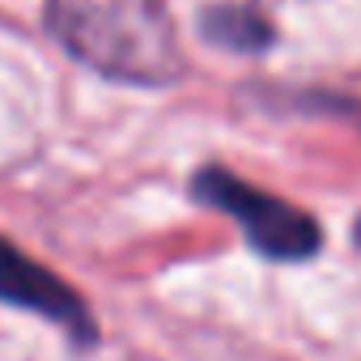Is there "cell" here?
I'll return each instance as SVG.
<instances>
[{
  "instance_id": "obj_1",
  "label": "cell",
  "mask_w": 361,
  "mask_h": 361,
  "mask_svg": "<svg viewBox=\"0 0 361 361\" xmlns=\"http://www.w3.org/2000/svg\"><path fill=\"white\" fill-rule=\"evenodd\" d=\"M51 35L90 68L132 81L166 85L183 73L174 22L161 0H51Z\"/></svg>"
},
{
  "instance_id": "obj_2",
  "label": "cell",
  "mask_w": 361,
  "mask_h": 361,
  "mask_svg": "<svg viewBox=\"0 0 361 361\" xmlns=\"http://www.w3.org/2000/svg\"><path fill=\"white\" fill-rule=\"evenodd\" d=\"M192 196L226 217L247 234V243L268 255V259H310L323 247V230L314 217L264 188H251L247 178H238L226 166H204L192 178Z\"/></svg>"
},
{
  "instance_id": "obj_3",
  "label": "cell",
  "mask_w": 361,
  "mask_h": 361,
  "mask_svg": "<svg viewBox=\"0 0 361 361\" xmlns=\"http://www.w3.org/2000/svg\"><path fill=\"white\" fill-rule=\"evenodd\" d=\"M0 302H13L22 310H35L51 323H60L77 344H94V336H98L94 314L81 302V293L68 281H60L51 268H43L26 251H18L9 238H0Z\"/></svg>"
},
{
  "instance_id": "obj_4",
  "label": "cell",
  "mask_w": 361,
  "mask_h": 361,
  "mask_svg": "<svg viewBox=\"0 0 361 361\" xmlns=\"http://www.w3.org/2000/svg\"><path fill=\"white\" fill-rule=\"evenodd\" d=\"M200 30L209 43L230 47V51H247V56H255L272 43V22L255 5H213V9H204Z\"/></svg>"
}]
</instances>
